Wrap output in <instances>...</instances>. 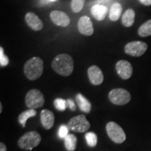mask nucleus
Returning a JSON list of instances; mask_svg holds the SVG:
<instances>
[{
    "mask_svg": "<svg viewBox=\"0 0 151 151\" xmlns=\"http://www.w3.org/2000/svg\"><path fill=\"white\" fill-rule=\"evenodd\" d=\"M52 68L58 74L69 76L73 71V58L68 54H59L52 60Z\"/></svg>",
    "mask_w": 151,
    "mask_h": 151,
    "instance_id": "1",
    "label": "nucleus"
},
{
    "mask_svg": "<svg viewBox=\"0 0 151 151\" xmlns=\"http://www.w3.org/2000/svg\"><path fill=\"white\" fill-rule=\"evenodd\" d=\"M43 71V62L40 58L35 57L25 62L24 73L30 81H35L40 78Z\"/></svg>",
    "mask_w": 151,
    "mask_h": 151,
    "instance_id": "2",
    "label": "nucleus"
},
{
    "mask_svg": "<svg viewBox=\"0 0 151 151\" xmlns=\"http://www.w3.org/2000/svg\"><path fill=\"white\" fill-rule=\"evenodd\" d=\"M41 137L37 132H27L18 140V146L24 150H30L37 147L41 142Z\"/></svg>",
    "mask_w": 151,
    "mask_h": 151,
    "instance_id": "3",
    "label": "nucleus"
},
{
    "mask_svg": "<svg viewBox=\"0 0 151 151\" xmlns=\"http://www.w3.org/2000/svg\"><path fill=\"white\" fill-rule=\"evenodd\" d=\"M45 100L42 92L39 90L33 89L27 92L25 97L26 106L29 109L40 108L44 104Z\"/></svg>",
    "mask_w": 151,
    "mask_h": 151,
    "instance_id": "4",
    "label": "nucleus"
},
{
    "mask_svg": "<svg viewBox=\"0 0 151 151\" xmlns=\"http://www.w3.org/2000/svg\"><path fill=\"white\" fill-rule=\"evenodd\" d=\"M67 126L71 131L83 133L90 129V124L84 115H79L70 119Z\"/></svg>",
    "mask_w": 151,
    "mask_h": 151,
    "instance_id": "5",
    "label": "nucleus"
},
{
    "mask_svg": "<svg viewBox=\"0 0 151 151\" xmlns=\"http://www.w3.org/2000/svg\"><path fill=\"white\" fill-rule=\"evenodd\" d=\"M106 128L108 136L115 143H122L125 141L126 135L124 130L116 122H109Z\"/></svg>",
    "mask_w": 151,
    "mask_h": 151,
    "instance_id": "6",
    "label": "nucleus"
},
{
    "mask_svg": "<svg viewBox=\"0 0 151 151\" xmlns=\"http://www.w3.org/2000/svg\"><path fill=\"white\" fill-rule=\"evenodd\" d=\"M109 98L116 105H124L131 99V95L127 90L122 88L113 89L109 92Z\"/></svg>",
    "mask_w": 151,
    "mask_h": 151,
    "instance_id": "7",
    "label": "nucleus"
},
{
    "mask_svg": "<svg viewBox=\"0 0 151 151\" xmlns=\"http://www.w3.org/2000/svg\"><path fill=\"white\" fill-rule=\"evenodd\" d=\"M148 46L143 41H132L128 43L124 47V52L133 57H139L145 53Z\"/></svg>",
    "mask_w": 151,
    "mask_h": 151,
    "instance_id": "8",
    "label": "nucleus"
},
{
    "mask_svg": "<svg viewBox=\"0 0 151 151\" xmlns=\"http://www.w3.org/2000/svg\"><path fill=\"white\" fill-rule=\"evenodd\" d=\"M116 69L119 76L124 80L129 79L133 73L132 65L126 60H120L117 62Z\"/></svg>",
    "mask_w": 151,
    "mask_h": 151,
    "instance_id": "9",
    "label": "nucleus"
},
{
    "mask_svg": "<svg viewBox=\"0 0 151 151\" xmlns=\"http://www.w3.org/2000/svg\"><path fill=\"white\" fill-rule=\"evenodd\" d=\"M50 19L56 25L66 27L70 24V18L67 14L61 11H53L50 13Z\"/></svg>",
    "mask_w": 151,
    "mask_h": 151,
    "instance_id": "10",
    "label": "nucleus"
},
{
    "mask_svg": "<svg viewBox=\"0 0 151 151\" xmlns=\"http://www.w3.org/2000/svg\"><path fill=\"white\" fill-rule=\"evenodd\" d=\"M79 32L86 36H91L94 33L93 24L88 16H82L78 22Z\"/></svg>",
    "mask_w": 151,
    "mask_h": 151,
    "instance_id": "11",
    "label": "nucleus"
},
{
    "mask_svg": "<svg viewBox=\"0 0 151 151\" xmlns=\"http://www.w3.org/2000/svg\"><path fill=\"white\" fill-rule=\"evenodd\" d=\"M88 78L90 83L94 86L101 85L104 81V74L102 71L97 66L92 65L88 70Z\"/></svg>",
    "mask_w": 151,
    "mask_h": 151,
    "instance_id": "12",
    "label": "nucleus"
},
{
    "mask_svg": "<svg viewBox=\"0 0 151 151\" xmlns=\"http://www.w3.org/2000/svg\"><path fill=\"white\" fill-rule=\"evenodd\" d=\"M24 19H25V22L27 24V25L35 31H40L43 28L42 20L35 13H27L25 15Z\"/></svg>",
    "mask_w": 151,
    "mask_h": 151,
    "instance_id": "13",
    "label": "nucleus"
},
{
    "mask_svg": "<svg viewBox=\"0 0 151 151\" xmlns=\"http://www.w3.org/2000/svg\"><path fill=\"white\" fill-rule=\"evenodd\" d=\"M41 122L43 127L46 129H50L53 127L55 122V116L53 113L48 109H43L41 111Z\"/></svg>",
    "mask_w": 151,
    "mask_h": 151,
    "instance_id": "14",
    "label": "nucleus"
},
{
    "mask_svg": "<svg viewBox=\"0 0 151 151\" xmlns=\"http://www.w3.org/2000/svg\"><path fill=\"white\" fill-rule=\"evenodd\" d=\"M91 14L96 20L101 21L104 20L108 14V8L106 6L96 4L92 7Z\"/></svg>",
    "mask_w": 151,
    "mask_h": 151,
    "instance_id": "15",
    "label": "nucleus"
},
{
    "mask_svg": "<svg viewBox=\"0 0 151 151\" xmlns=\"http://www.w3.org/2000/svg\"><path fill=\"white\" fill-rule=\"evenodd\" d=\"M76 101L78 104L79 108L85 113H90L91 111V104L83 94L78 93L76 97Z\"/></svg>",
    "mask_w": 151,
    "mask_h": 151,
    "instance_id": "16",
    "label": "nucleus"
},
{
    "mask_svg": "<svg viewBox=\"0 0 151 151\" xmlns=\"http://www.w3.org/2000/svg\"><path fill=\"white\" fill-rule=\"evenodd\" d=\"M122 6L121 4L116 2L111 6L109 11V18L111 21H117L122 14Z\"/></svg>",
    "mask_w": 151,
    "mask_h": 151,
    "instance_id": "17",
    "label": "nucleus"
},
{
    "mask_svg": "<svg viewBox=\"0 0 151 151\" xmlns=\"http://www.w3.org/2000/svg\"><path fill=\"white\" fill-rule=\"evenodd\" d=\"M135 19V12L133 9H127L122 15V23L124 27H131L134 24Z\"/></svg>",
    "mask_w": 151,
    "mask_h": 151,
    "instance_id": "18",
    "label": "nucleus"
},
{
    "mask_svg": "<svg viewBox=\"0 0 151 151\" xmlns=\"http://www.w3.org/2000/svg\"><path fill=\"white\" fill-rule=\"evenodd\" d=\"M37 115V111L35 109H28L27 111H24L22 113H20L18 116V122L22 127H25L26 122H27V119L34 117Z\"/></svg>",
    "mask_w": 151,
    "mask_h": 151,
    "instance_id": "19",
    "label": "nucleus"
},
{
    "mask_svg": "<svg viewBox=\"0 0 151 151\" xmlns=\"http://www.w3.org/2000/svg\"><path fill=\"white\" fill-rule=\"evenodd\" d=\"M77 138L73 134H68L65 139V146L68 151H73L76 148Z\"/></svg>",
    "mask_w": 151,
    "mask_h": 151,
    "instance_id": "20",
    "label": "nucleus"
},
{
    "mask_svg": "<svg viewBox=\"0 0 151 151\" xmlns=\"http://www.w3.org/2000/svg\"><path fill=\"white\" fill-rule=\"evenodd\" d=\"M138 33L139 36L142 37H146L151 35V20H149L144 22L142 25L139 27L138 30Z\"/></svg>",
    "mask_w": 151,
    "mask_h": 151,
    "instance_id": "21",
    "label": "nucleus"
},
{
    "mask_svg": "<svg viewBox=\"0 0 151 151\" xmlns=\"http://www.w3.org/2000/svg\"><path fill=\"white\" fill-rule=\"evenodd\" d=\"M86 140L90 147L96 146L97 143V136L94 132H90L86 134Z\"/></svg>",
    "mask_w": 151,
    "mask_h": 151,
    "instance_id": "22",
    "label": "nucleus"
},
{
    "mask_svg": "<svg viewBox=\"0 0 151 151\" xmlns=\"http://www.w3.org/2000/svg\"><path fill=\"white\" fill-rule=\"evenodd\" d=\"M86 0H72L71 6V9L74 13H78L82 10L85 4Z\"/></svg>",
    "mask_w": 151,
    "mask_h": 151,
    "instance_id": "23",
    "label": "nucleus"
},
{
    "mask_svg": "<svg viewBox=\"0 0 151 151\" xmlns=\"http://www.w3.org/2000/svg\"><path fill=\"white\" fill-rule=\"evenodd\" d=\"M53 104L57 110L60 111H64L66 110L67 107H68L67 101L62 98H57L55 99Z\"/></svg>",
    "mask_w": 151,
    "mask_h": 151,
    "instance_id": "24",
    "label": "nucleus"
},
{
    "mask_svg": "<svg viewBox=\"0 0 151 151\" xmlns=\"http://www.w3.org/2000/svg\"><path fill=\"white\" fill-rule=\"evenodd\" d=\"M69 129L67 125L62 124L59 128V130H58V137H59L60 139H65V138L67 137V135L69 134H68Z\"/></svg>",
    "mask_w": 151,
    "mask_h": 151,
    "instance_id": "25",
    "label": "nucleus"
},
{
    "mask_svg": "<svg viewBox=\"0 0 151 151\" xmlns=\"http://www.w3.org/2000/svg\"><path fill=\"white\" fill-rule=\"evenodd\" d=\"M9 62L8 57L6 56L4 53V49L2 47L0 48V65L1 67H6L8 65Z\"/></svg>",
    "mask_w": 151,
    "mask_h": 151,
    "instance_id": "26",
    "label": "nucleus"
},
{
    "mask_svg": "<svg viewBox=\"0 0 151 151\" xmlns=\"http://www.w3.org/2000/svg\"><path fill=\"white\" fill-rule=\"evenodd\" d=\"M67 106L69 109H71V111H75L76 107V104L74 103V101H73L72 99H68L67 100Z\"/></svg>",
    "mask_w": 151,
    "mask_h": 151,
    "instance_id": "27",
    "label": "nucleus"
},
{
    "mask_svg": "<svg viewBox=\"0 0 151 151\" xmlns=\"http://www.w3.org/2000/svg\"><path fill=\"white\" fill-rule=\"evenodd\" d=\"M111 0H98L97 1V4H101V5H104L106 4H108L109 1H111Z\"/></svg>",
    "mask_w": 151,
    "mask_h": 151,
    "instance_id": "28",
    "label": "nucleus"
},
{
    "mask_svg": "<svg viewBox=\"0 0 151 151\" xmlns=\"http://www.w3.org/2000/svg\"><path fill=\"white\" fill-rule=\"evenodd\" d=\"M141 4L143 5L146 6H150L151 5V0H140Z\"/></svg>",
    "mask_w": 151,
    "mask_h": 151,
    "instance_id": "29",
    "label": "nucleus"
},
{
    "mask_svg": "<svg viewBox=\"0 0 151 151\" xmlns=\"http://www.w3.org/2000/svg\"><path fill=\"white\" fill-rule=\"evenodd\" d=\"M0 151H6V147L4 143H0Z\"/></svg>",
    "mask_w": 151,
    "mask_h": 151,
    "instance_id": "30",
    "label": "nucleus"
},
{
    "mask_svg": "<svg viewBox=\"0 0 151 151\" xmlns=\"http://www.w3.org/2000/svg\"><path fill=\"white\" fill-rule=\"evenodd\" d=\"M49 1H50L49 0H41L40 3L41 5H46L49 3Z\"/></svg>",
    "mask_w": 151,
    "mask_h": 151,
    "instance_id": "31",
    "label": "nucleus"
},
{
    "mask_svg": "<svg viewBox=\"0 0 151 151\" xmlns=\"http://www.w3.org/2000/svg\"><path fill=\"white\" fill-rule=\"evenodd\" d=\"M1 111H2V104L1 103L0 104V113H1Z\"/></svg>",
    "mask_w": 151,
    "mask_h": 151,
    "instance_id": "32",
    "label": "nucleus"
},
{
    "mask_svg": "<svg viewBox=\"0 0 151 151\" xmlns=\"http://www.w3.org/2000/svg\"><path fill=\"white\" fill-rule=\"evenodd\" d=\"M49 1H57V0H49Z\"/></svg>",
    "mask_w": 151,
    "mask_h": 151,
    "instance_id": "33",
    "label": "nucleus"
}]
</instances>
